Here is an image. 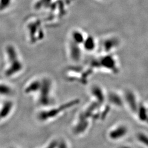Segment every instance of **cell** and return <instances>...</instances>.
Segmentation results:
<instances>
[{
    "instance_id": "cell-4",
    "label": "cell",
    "mask_w": 148,
    "mask_h": 148,
    "mask_svg": "<svg viewBox=\"0 0 148 148\" xmlns=\"http://www.w3.org/2000/svg\"><path fill=\"white\" fill-rule=\"evenodd\" d=\"M12 93V89L8 85L0 83V97H5L10 95Z\"/></svg>"
},
{
    "instance_id": "cell-8",
    "label": "cell",
    "mask_w": 148,
    "mask_h": 148,
    "mask_svg": "<svg viewBox=\"0 0 148 148\" xmlns=\"http://www.w3.org/2000/svg\"><path fill=\"white\" fill-rule=\"evenodd\" d=\"M11 0H0V11L7 8L10 5Z\"/></svg>"
},
{
    "instance_id": "cell-5",
    "label": "cell",
    "mask_w": 148,
    "mask_h": 148,
    "mask_svg": "<svg viewBox=\"0 0 148 148\" xmlns=\"http://www.w3.org/2000/svg\"><path fill=\"white\" fill-rule=\"evenodd\" d=\"M84 47L88 51H92L95 47V42L92 37H88L84 40Z\"/></svg>"
},
{
    "instance_id": "cell-1",
    "label": "cell",
    "mask_w": 148,
    "mask_h": 148,
    "mask_svg": "<svg viewBox=\"0 0 148 148\" xmlns=\"http://www.w3.org/2000/svg\"><path fill=\"white\" fill-rule=\"evenodd\" d=\"M13 106V103L11 101H3L0 103V122L9 116L12 110Z\"/></svg>"
},
{
    "instance_id": "cell-7",
    "label": "cell",
    "mask_w": 148,
    "mask_h": 148,
    "mask_svg": "<svg viewBox=\"0 0 148 148\" xmlns=\"http://www.w3.org/2000/svg\"><path fill=\"white\" fill-rule=\"evenodd\" d=\"M79 49L76 46H74V47L72 48V51H71V55L73 58L75 59V60L78 59L79 57Z\"/></svg>"
},
{
    "instance_id": "cell-3",
    "label": "cell",
    "mask_w": 148,
    "mask_h": 148,
    "mask_svg": "<svg viewBox=\"0 0 148 148\" xmlns=\"http://www.w3.org/2000/svg\"><path fill=\"white\" fill-rule=\"evenodd\" d=\"M6 52L7 54L8 58L10 62H12L18 59V56L16 49L12 46H8L6 48Z\"/></svg>"
},
{
    "instance_id": "cell-2",
    "label": "cell",
    "mask_w": 148,
    "mask_h": 148,
    "mask_svg": "<svg viewBox=\"0 0 148 148\" xmlns=\"http://www.w3.org/2000/svg\"><path fill=\"white\" fill-rule=\"evenodd\" d=\"M22 64L18 59L11 62L8 68L5 71V75L7 76H11L20 71L22 69Z\"/></svg>"
},
{
    "instance_id": "cell-6",
    "label": "cell",
    "mask_w": 148,
    "mask_h": 148,
    "mask_svg": "<svg viewBox=\"0 0 148 148\" xmlns=\"http://www.w3.org/2000/svg\"><path fill=\"white\" fill-rule=\"evenodd\" d=\"M73 37L74 42L76 43H82L84 42L85 38L83 35L79 32H75L73 33Z\"/></svg>"
}]
</instances>
